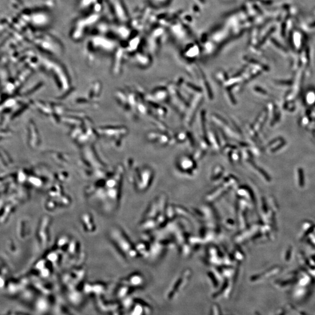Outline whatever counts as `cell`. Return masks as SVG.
I'll list each match as a JSON object with an SVG mask.
<instances>
[{"label":"cell","mask_w":315,"mask_h":315,"mask_svg":"<svg viewBox=\"0 0 315 315\" xmlns=\"http://www.w3.org/2000/svg\"><path fill=\"white\" fill-rule=\"evenodd\" d=\"M100 14L93 13L85 17L79 19L75 23L71 31V36L74 40H79L83 38L87 30L99 20Z\"/></svg>","instance_id":"cell-1"},{"label":"cell","mask_w":315,"mask_h":315,"mask_svg":"<svg viewBox=\"0 0 315 315\" xmlns=\"http://www.w3.org/2000/svg\"><path fill=\"white\" fill-rule=\"evenodd\" d=\"M113 15L119 23L127 24L130 21L126 7L123 0H108Z\"/></svg>","instance_id":"cell-2"},{"label":"cell","mask_w":315,"mask_h":315,"mask_svg":"<svg viewBox=\"0 0 315 315\" xmlns=\"http://www.w3.org/2000/svg\"><path fill=\"white\" fill-rule=\"evenodd\" d=\"M100 0H78V7L80 11H85L93 9L94 5Z\"/></svg>","instance_id":"cell-3"},{"label":"cell","mask_w":315,"mask_h":315,"mask_svg":"<svg viewBox=\"0 0 315 315\" xmlns=\"http://www.w3.org/2000/svg\"><path fill=\"white\" fill-rule=\"evenodd\" d=\"M298 179H299V184L300 188H303L305 186V174H304V171L303 170L300 168L298 169Z\"/></svg>","instance_id":"cell-4"},{"label":"cell","mask_w":315,"mask_h":315,"mask_svg":"<svg viewBox=\"0 0 315 315\" xmlns=\"http://www.w3.org/2000/svg\"><path fill=\"white\" fill-rule=\"evenodd\" d=\"M313 230H314V227H310V228L305 232L304 236H303V239H304V238H305L306 237H307V236L310 234V233H311Z\"/></svg>","instance_id":"cell-5"},{"label":"cell","mask_w":315,"mask_h":315,"mask_svg":"<svg viewBox=\"0 0 315 315\" xmlns=\"http://www.w3.org/2000/svg\"><path fill=\"white\" fill-rule=\"evenodd\" d=\"M291 249L290 248V249L287 252V260H289L290 259V257H291Z\"/></svg>","instance_id":"cell-6"},{"label":"cell","mask_w":315,"mask_h":315,"mask_svg":"<svg viewBox=\"0 0 315 315\" xmlns=\"http://www.w3.org/2000/svg\"><path fill=\"white\" fill-rule=\"evenodd\" d=\"M105 1H108V0H105Z\"/></svg>","instance_id":"cell-7"}]
</instances>
